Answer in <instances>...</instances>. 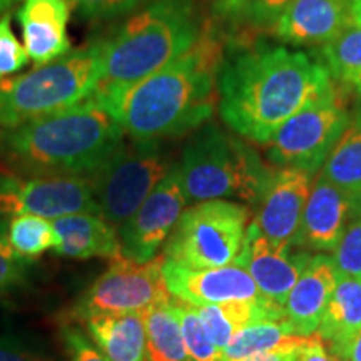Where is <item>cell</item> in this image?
<instances>
[{"mask_svg": "<svg viewBox=\"0 0 361 361\" xmlns=\"http://www.w3.org/2000/svg\"><path fill=\"white\" fill-rule=\"evenodd\" d=\"M336 89L328 67L306 52L283 45H238L221 62L219 114L241 137L269 144L288 119Z\"/></svg>", "mask_w": 361, "mask_h": 361, "instance_id": "6da1fadb", "label": "cell"}, {"mask_svg": "<svg viewBox=\"0 0 361 361\" xmlns=\"http://www.w3.org/2000/svg\"><path fill=\"white\" fill-rule=\"evenodd\" d=\"M224 52L223 39L204 29L188 52L126 90L112 109L124 133L130 139L161 141L206 124L218 101Z\"/></svg>", "mask_w": 361, "mask_h": 361, "instance_id": "7a4b0ae2", "label": "cell"}, {"mask_svg": "<svg viewBox=\"0 0 361 361\" xmlns=\"http://www.w3.org/2000/svg\"><path fill=\"white\" fill-rule=\"evenodd\" d=\"M106 99L94 92L69 109L0 129V157L32 176L92 174L124 141Z\"/></svg>", "mask_w": 361, "mask_h": 361, "instance_id": "3957f363", "label": "cell"}, {"mask_svg": "<svg viewBox=\"0 0 361 361\" xmlns=\"http://www.w3.org/2000/svg\"><path fill=\"white\" fill-rule=\"evenodd\" d=\"M202 32L196 0H151L102 42L96 92L114 109L126 90L188 52Z\"/></svg>", "mask_w": 361, "mask_h": 361, "instance_id": "277c9868", "label": "cell"}, {"mask_svg": "<svg viewBox=\"0 0 361 361\" xmlns=\"http://www.w3.org/2000/svg\"><path fill=\"white\" fill-rule=\"evenodd\" d=\"M179 168L188 201L239 200L255 207L274 171L251 146L209 121L188 139Z\"/></svg>", "mask_w": 361, "mask_h": 361, "instance_id": "5b68a950", "label": "cell"}, {"mask_svg": "<svg viewBox=\"0 0 361 361\" xmlns=\"http://www.w3.org/2000/svg\"><path fill=\"white\" fill-rule=\"evenodd\" d=\"M101 78L102 42H94L17 78L0 79V129L69 109L92 96Z\"/></svg>", "mask_w": 361, "mask_h": 361, "instance_id": "8992f818", "label": "cell"}, {"mask_svg": "<svg viewBox=\"0 0 361 361\" xmlns=\"http://www.w3.org/2000/svg\"><path fill=\"white\" fill-rule=\"evenodd\" d=\"M250 207L214 200L180 214L164 245V259L191 269L233 264L243 250Z\"/></svg>", "mask_w": 361, "mask_h": 361, "instance_id": "52a82bcc", "label": "cell"}, {"mask_svg": "<svg viewBox=\"0 0 361 361\" xmlns=\"http://www.w3.org/2000/svg\"><path fill=\"white\" fill-rule=\"evenodd\" d=\"M169 168L159 141L121 142L114 154L89 176L102 218L116 228L124 224Z\"/></svg>", "mask_w": 361, "mask_h": 361, "instance_id": "ba28073f", "label": "cell"}, {"mask_svg": "<svg viewBox=\"0 0 361 361\" xmlns=\"http://www.w3.org/2000/svg\"><path fill=\"white\" fill-rule=\"evenodd\" d=\"M343 92L346 90L338 85L331 96L310 104L288 119L269 141L271 164L318 173L350 123Z\"/></svg>", "mask_w": 361, "mask_h": 361, "instance_id": "9c48e42d", "label": "cell"}, {"mask_svg": "<svg viewBox=\"0 0 361 361\" xmlns=\"http://www.w3.org/2000/svg\"><path fill=\"white\" fill-rule=\"evenodd\" d=\"M162 264L164 256L139 264L119 251L109 259V269L80 296L74 308L75 318L97 313H142L159 301L171 300Z\"/></svg>", "mask_w": 361, "mask_h": 361, "instance_id": "30bf717a", "label": "cell"}, {"mask_svg": "<svg viewBox=\"0 0 361 361\" xmlns=\"http://www.w3.org/2000/svg\"><path fill=\"white\" fill-rule=\"evenodd\" d=\"M92 213L101 216L89 176L52 174L0 178V216L35 214L45 219Z\"/></svg>", "mask_w": 361, "mask_h": 361, "instance_id": "8fae6325", "label": "cell"}, {"mask_svg": "<svg viewBox=\"0 0 361 361\" xmlns=\"http://www.w3.org/2000/svg\"><path fill=\"white\" fill-rule=\"evenodd\" d=\"M186 202L179 162H176L139 209L117 228L121 255L139 264L157 258V251L184 213Z\"/></svg>", "mask_w": 361, "mask_h": 361, "instance_id": "7c38bea8", "label": "cell"}, {"mask_svg": "<svg viewBox=\"0 0 361 361\" xmlns=\"http://www.w3.org/2000/svg\"><path fill=\"white\" fill-rule=\"evenodd\" d=\"M311 176L296 168H278L256 204L252 224L278 250H293L311 191Z\"/></svg>", "mask_w": 361, "mask_h": 361, "instance_id": "4fadbf2b", "label": "cell"}, {"mask_svg": "<svg viewBox=\"0 0 361 361\" xmlns=\"http://www.w3.org/2000/svg\"><path fill=\"white\" fill-rule=\"evenodd\" d=\"M361 206L322 174L311 184L293 247L306 252H333Z\"/></svg>", "mask_w": 361, "mask_h": 361, "instance_id": "5bb4252c", "label": "cell"}, {"mask_svg": "<svg viewBox=\"0 0 361 361\" xmlns=\"http://www.w3.org/2000/svg\"><path fill=\"white\" fill-rule=\"evenodd\" d=\"M162 274L169 295L192 306L256 300L261 296L252 278L238 264L191 269L164 259Z\"/></svg>", "mask_w": 361, "mask_h": 361, "instance_id": "9a60e30c", "label": "cell"}, {"mask_svg": "<svg viewBox=\"0 0 361 361\" xmlns=\"http://www.w3.org/2000/svg\"><path fill=\"white\" fill-rule=\"evenodd\" d=\"M310 252L298 250H278L258 231L255 224L246 228L243 250L233 264L241 266L252 278L261 296L276 305H284L291 288L295 286L306 263Z\"/></svg>", "mask_w": 361, "mask_h": 361, "instance_id": "2e32d148", "label": "cell"}, {"mask_svg": "<svg viewBox=\"0 0 361 361\" xmlns=\"http://www.w3.org/2000/svg\"><path fill=\"white\" fill-rule=\"evenodd\" d=\"M350 24V0H293L271 32L291 45H326Z\"/></svg>", "mask_w": 361, "mask_h": 361, "instance_id": "e0dca14e", "label": "cell"}, {"mask_svg": "<svg viewBox=\"0 0 361 361\" xmlns=\"http://www.w3.org/2000/svg\"><path fill=\"white\" fill-rule=\"evenodd\" d=\"M67 0H25L17 12L24 47L35 67L51 64L71 52Z\"/></svg>", "mask_w": 361, "mask_h": 361, "instance_id": "ac0fdd59", "label": "cell"}, {"mask_svg": "<svg viewBox=\"0 0 361 361\" xmlns=\"http://www.w3.org/2000/svg\"><path fill=\"white\" fill-rule=\"evenodd\" d=\"M335 284L336 268L333 258L324 255L310 256L283 305L284 319L295 335L305 338L316 335Z\"/></svg>", "mask_w": 361, "mask_h": 361, "instance_id": "d6986e66", "label": "cell"}, {"mask_svg": "<svg viewBox=\"0 0 361 361\" xmlns=\"http://www.w3.org/2000/svg\"><path fill=\"white\" fill-rule=\"evenodd\" d=\"M57 233V256L72 259L107 258L121 251L117 228L102 216L78 213L52 221Z\"/></svg>", "mask_w": 361, "mask_h": 361, "instance_id": "ffe728a7", "label": "cell"}, {"mask_svg": "<svg viewBox=\"0 0 361 361\" xmlns=\"http://www.w3.org/2000/svg\"><path fill=\"white\" fill-rule=\"evenodd\" d=\"M361 331V278L336 273V284L324 310L318 335L326 348L346 358L355 336Z\"/></svg>", "mask_w": 361, "mask_h": 361, "instance_id": "44dd1931", "label": "cell"}, {"mask_svg": "<svg viewBox=\"0 0 361 361\" xmlns=\"http://www.w3.org/2000/svg\"><path fill=\"white\" fill-rule=\"evenodd\" d=\"M82 322L94 345L109 361H149L142 313H97Z\"/></svg>", "mask_w": 361, "mask_h": 361, "instance_id": "7402d4cb", "label": "cell"}, {"mask_svg": "<svg viewBox=\"0 0 361 361\" xmlns=\"http://www.w3.org/2000/svg\"><path fill=\"white\" fill-rule=\"evenodd\" d=\"M207 335L223 355L238 331L263 318H281L283 306L259 296L256 300L226 301L218 305L194 306Z\"/></svg>", "mask_w": 361, "mask_h": 361, "instance_id": "603a6c76", "label": "cell"}, {"mask_svg": "<svg viewBox=\"0 0 361 361\" xmlns=\"http://www.w3.org/2000/svg\"><path fill=\"white\" fill-rule=\"evenodd\" d=\"M322 176L361 206V99L350 112V123L323 164Z\"/></svg>", "mask_w": 361, "mask_h": 361, "instance_id": "cb8c5ba5", "label": "cell"}, {"mask_svg": "<svg viewBox=\"0 0 361 361\" xmlns=\"http://www.w3.org/2000/svg\"><path fill=\"white\" fill-rule=\"evenodd\" d=\"M147 335L149 361H191L184 345L180 323L171 300L159 301L142 311Z\"/></svg>", "mask_w": 361, "mask_h": 361, "instance_id": "d4e9b609", "label": "cell"}, {"mask_svg": "<svg viewBox=\"0 0 361 361\" xmlns=\"http://www.w3.org/2000/svg\"><path fill=\"white\" fill-rule=\"evenodd\" d=\"M300 338L301 336L295 335L284 316L258 319L236 333L231 343L223 350L221 361H238L252 355L266 353V351L290 345Z\"/></svg>", "mask_w": 361, "mask_h": 361, "instance_id": "484cf974", "label": "cell"}, {"mask_svg": "<svg viewBox=\"0 0 361 361\" xmlns=\"http://www.w3.org/2000/svg\"><path fill=\"white\" fill-rule=\"evenodd\" d=\"M322 52L336 85L361 97V27L350 24Z\"/></svg>", "mask_w": 361, "mask_h": 361, "instance_id": "4316f807", "label": "cell"}, {"mask_svg": "<svg viewBox=\"0 0 361 361\" xmlns=\"http://www.w3.org/2000/svg\"><path fill=\"white\" fill-rule=\"evenodd\" d=\"M7 243L17 255L30 259L54 250L57 245V233L51 219L35 214H19L8 223Z\"/></svg>", "mask_w": 361, "mask_h": 361, "instance_id": "83f0119b", "label": "cell"}, {"mask_svg": "<svg viewBox=\"0 0 361 361\" xmlns=\"http://www.w3.org/2000/svg\"><path fill=\"white\" fill-rule=\"evenodd\" d=\"M333 263L336 273L361 278V214L346 228L333 251Z\"/></svg>", "mask_w": 361, "mask_h": 361, "instance_id": "f1b7e54d", "label": "cell"}, {"mask_svg": "<svg viewBox=\"0 0 361 361\" xmlns=\"http://www.w3.org/2000/svg\"><path fill=\"white\" fill-rule=\"evenodd\" d=\"M30 57L11 25V13L0 17V79H7L24 69Z\"/></svg>", "mask_w": 361, "mask_h": 361, "instance_id": "f546056e", "label": "cell"}, {"mask_svg": "<svg viewBox=\"0 0 361 361\" xmlns=\"http://www.w3.org/2000/svg\"><path fill=\"white\" fill-rule=\"evenodd\" d=\"M293 0H250L245 13L243 30L255 32H271L279 16ZM241 30V32H243Z\"/></svg>", "mask_w": 361, "mask_h": 361, "instance_id": "4dcf8cb0", "label": "cell"}, {"mask_svg": "<svg viewBox=\"0 0 361 361\" xmlns=\"http://www.w3.org/2000/svg\"><path fill=\"white\" fill-rule=\"evenodd\" d=\"M84 17L94 20H111L137 8L144 0H71Z\"/></svg>", "mask_w": 361, "mask_h": 361, "instance_id": "1f68e13d", "label": "cell"}, {"mask_svg": "<svg viewBox=\"0 0 361 361\" xmlns=\"http://www.w3.org/2000/svg\"><path fill=\"white\" fill-rule=\"evenodd\" d=\"M27 264L29 259L17 255L6 239H0V291L19 284L24 279Z\"/></svg>", "mask_w": 361, "mask_h": 361, "instance_id": "d6a6232c", "label": "cell"}, {"mask_svg": "<svg viewBox=\"0 0 361 361\" xmlns=\"http://www.w3.org/2000/svg\"><path fill=\"white\" fill-rule=\"evenodd\" d=\"M250 0H211L216 20L231 32H241Z\"/></svg>", "mask_w": 361, "mask_h": 361, "instance_id": "836d02e7", "label": "cell"}, {"mask_svg": "<svg viewBox=\"0 0 361 361\" xmlns=\"http://www.w3.org/2000/svg\"><path fill=\"white\" fill-rule=\"evenodd\" d=\"M64 340L71 353V361H109L106 355L92 345L87 336L78 328L67 326L64 329Z\"/></svg>", "mask_w": 361, "mask_h": 361, "instance_id": "e575fe53", "label": "cell"}, {"mask_svg": "<svg viewBox=\"0 0 361 361\" xmlns=\"http://www.w3.org/2000/svg\"><path fill=\"white\" fill-rule=\"evenodd\" d=\"M308 338L301 336L300 340L293 341L290 345H284L281 348L266 351V353L247 356V358H243L238 361H300L301 351H303V346L306 345V341H308Z\"/></svg>", "mask_w": 361, "mask_h": 361, "instance_id": "d590c367", "label": "cell"}, {"mask_svg": "<svg viewBox=\"0 0 361 361\" xmlns=\"http://www.w3.org/2000/svg\"><path fill=\"white\" fill-rule=\"evenodd\" d=\"M0 361H45L16 340L0 338Z\"/></svg>", "mask_w": 361, "mask_h": 361, "instance_id": "8d00e7d4", "label": "cell"}, {"mask_svg": "<svg viewBox=\"0 0 361 361\" xmlns=\"http://www.w3.org/2000/svg\"><path fill=\"white\" fill-rule=\"evenodd\" d=\"M300 361H345V360H341L340 356L331 353V351L326 348V345L319 340L318 335H313L308 338V341H306V345L303 346Z\"/></svg>", "mask_w": 361, "mask_h": 361, "instance_id": "74e56055", "label": "cell"}, {"mask_svg": "<svg viewBox=\"0 0 361 361\" xmlns=\"http://www.w3.org/2000/svg\"><path fill=\"white\" fill-rule=\"evenodd\" d=\"M345 361H361V331L351 341Z\"/></svg>", "mask_w": 361, "mask_h": 361, "instance_id": "f35d334b", "label": "cell"}, {"mask_svg": "<svg viewBox=\"0 0 361 361\" xmlns=\"http://www.w3.org/2000/svg\"><path fill=\"white\" fill-rule=\"evenodd\" d=\"M351 24L361 27V0H350Z\"/></svg>", "mask_w": 361, "mask_h": 361, "instance_id": "ab89813d", "label": "cell"}, {"mask_svg": "<svg viewBox=\"0 0 361 361\" xmlns=\"http://www.w3.org/2000/svg\"><path fill=\"white\" fill-rule=\"evenodd\" d=\"M19 0H0V13H4L7 8H11L13 4H17Z\"/></svg>", "mask_w": 361, "mask_h": 361, "instance_id": "60d3db41", "label": "cell"}]
</instances>
